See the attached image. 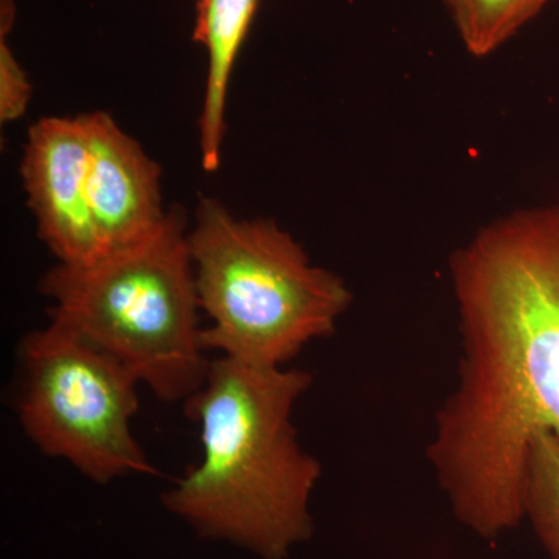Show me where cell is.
Returning <instances> with one entry per match:
<instances>
[{
    "instance_id": "cell-2",
    "label": "cell",
    "mask_w": 559,
    "mask_h": 559,
    "mask_svg": "<svg viewBox=\"0 0 559 559\" xmlns=\"http://www.w3.org/2000/svg\"><path fill=\"white\" fill-rule=\"evenodd\" d=\"M311 384L305 370L212 360L187 401L202 457L164 496L167 509L204 538L230 540L263 559H286L307 543L322 466L301 448L293 415Z\"/></svg>"
},
{
    "instance_id": "cell-6",
    "label": "cell",
    "mask_w": 559,
    "mask_h": 559,
    "mask_svg": "<svg viewBox=\"0 0 559 559\" xmlns=\"http://www.w3.org/2000/svg\"><path fill=\"white\" fill-rule=\"evenodd\" d=\"M90 142L83 116L46 117L28 131L21 173L39 237L60 264L86 266L108 253L87 194Z\"/></svg>"
},
{
    "instance_id": "cell-1",
    "label": "cell",
    "mask_w": 559,
    "mask_h": 559,
    "mask_svg": "<svg viewBox=\"0 0 559 559\" xmlns=\"http://www.w3.org/2000/svg\"><path fill=\"white\" fill-rule=\"evenodd\" d=\"M451 278L462 356L428 459L455 520L491 543L525 520L536 433H559V205L481 227Z\"/></svg>"
},
{
    "instance_id": "cell-7",
    "label": "cell",
    "mask_w": 559,
    "mask_h": 559,
    "mask_svg": "<svg viewBox=\"0 0 559 559\" xmlns=\"http://www.w3.org/2000/svg\"><path fill=\"white\" fill-rule=\"evenodd\" d=\"M90 142L87 194L106 250L128 248L160 229V168L109 114H83Z\"/></svg>"
},
{
    "instance_id": "cell-9",
    "label": "cell",
    "mask_w": 559,
    "mask_h": 559,
    "mask_svg": "<svg viewBox=\"0 0 559 559\" xmlns=\"http://www.w3.org/2000/svg\"><path fill=\"white\" fill-rule=\"evenodd\" d=\"M463 46L488 57L538 16L550 0H443Z\"/></svg>"
},
{
    "instance_id": "cell-4",
    "label": "cell",
    "mask_w": 559,
    "mask_h": 559,
    "mask_svg": "<svg viewBox=\"0 0 559 559\" xmlns=\"http://www.w3.org/2000/svg\"><path fill=\"white\" fill-rule=\"evenodd\" d=\"M205 352L285 367L305 345L330 337L352 304L344 280L310 257L272 219H240L212 198L189 234Z\"/></svg>"
},
{
    "instance_id": "cell-5",
    "label": "cell",
    "mask_w": 559,
    "mask_h": 559,
    "mask_svg": "<svg viewBox=\"0 0 559 559\" xmlns=\"http://www.w3.org/2000/svg\"><path fill=\"white\" fill-rule=\"evenodd\" d=\"M20 358L17 412L44 454L97 484L156 476L131 429L140 384L131 371L53 322L25 336Z\"/></svg>"
},
{
    "instance_id": "cell-11",
    "label": "cell",
    "mask_w": 559,
    "mask_h": 559,
    "mask_svg": "<svg viewBox=\"0 0 559 559\" xmlns=\"http://www.w3.org/2000/svg\"><path fill=\"white\" fill-rule=\"evenodd\" d=\"M32 84L9 44L0 36V121L11 123L27 112Z\"/></svg>"
},
{
    "instance_id": "cell-12",
    "label": "cell",
    "mask_w": 559,
    "mask_h": 559,
    "mask_svg": "<svg viewBox=\"0 0 559 559\" xmlns=\"http://www.w3.org/2000/svg\"><path fill=\"white\" fill-rule=\"evenodd\" d=\"M16 21L14 0H0V36H9Z\"/></svg>"
},
{
    "instance_id": "cell-10",
    "label": "cell",
    "mask_w": 559,
    "mask_h": 559,
    "mask_svg": "<svg viewBox=\"0 0 559 559\" xmlns=\"http://www.w3.org/2000/svg\"><path fill=\"white\" fill-rule=\"evenodd\" d=\"M524 518L550 559H559V433L540 430L525 469Z\"/></svg>"
},
{
    "instance_id": "cell-3",
    "label": "cell",
    "mask_w": 559,
    "mask_h": 559,
    "mask_svg": "<svg viewBox=\"0 0 559 559\" xmlns=\"http://www.w3.org/2000/svg\"><path fill=\"white\" fill-rule=\"evenodd\" d=\"M57 323L116 359L157 399L189 401L204 384L200 297L182 210L151 237L86 266L57 267L40 280Z\"/></svg>"
},
{
    "instance_id": "cell-8",
    "label": "cell",
    "mask_w": 559,
    "mask_h": 559,
    "mask_svg": "<svg viewBox=\"0 0 559 559\" xmlns=\"http://www.w3.org/2000/svg\"><path fill=\"white\" fill-rule=\"evenodd\" d=\"M260 0H198L193 39L207 53V81L200 119L201 162L218 170L231 72Z\"/></svg>"
}]
</instances>
